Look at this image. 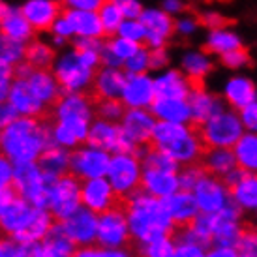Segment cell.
<instances>
[{
    "label": "cell",
    "instance_id": "484cf974",
    "mask_svg": "<svg viewBox=\"0 0 257 257\" xmlns=\"http://www.w3.org/2000/svg\"><path fill=\"white\" fill-rule=\"evenodd\" d=\"M0 34L8 36L17 42H29L32 40L34 32L30 29V25L27 23V19L21 15L19 10H10L2 19H0Z\"/></svg>",
    "mask_w": 257,
    "mask_h": 257
},
{
    "label": "cell",
    "instance_id": "52a82bcc",
    "mask_svg": "<svg viewBox=\"0 0 257 257\" xmlns=\"http://www.w3.org/2000/svg\"><path fill=\"white\" fill-rule=\"evenodd\" d=\"M98 72L100 70H90L85 64H81V60L73 53V55L64 57V60H60L57 68H53V77L62 92L73 94L85 90L92 83L94 75Z\"/></svg>",
    "mask_w": 257,
    "mask_h": 257
},
{
    "label": "cell",
    "instance_id": "5b68a950",
    "mask_svg": "<svg viewBox=\"0 0 257 257\" xmlns=\"http://www.w3.org/2000/svg\"><path fill=\"white\" fill-rule=\"evenodd\" d=\"M109 184L118 195L132 197L143 192L141 188V164L139 158L132 154H114L109 160L107 173Z\"/></svg>",
    "mask_w": 257,
    "mask_h": 257
},
{
    "label": "cell",
    "instance_id": "e0dca14e",
    "mask_svg": "<svg viewBox=\"0 0 257 257\" xmlns=\"http://www.w3.org/2000/svg\"><path fill=\"white\" fill-rule=\"evenodd\" d=\"M154 98V81L145 73L128 75L126 86L122 90V100L128 107H149Z\"/></svg>",
    "mask_w": 257,
    "mask_h": 257
},
{
    "label": "cell",
    "instance_id": "8d00e7d4",
    "mask_svg": "<svg viewBox=\"0 0 257 257\" xmlns=\"http://www.w3.org/2000/svg\"><path fill=\"white\" fill-rule=\"evenodd\" d=\"M113 2L114 6L120 10L122 17H126V19H137L143 12V6L137 0H113Z\"/></svg>",
    "mask_w": 257,
    "mask_h": 257
},
{
    "label": "cell",
    "instance_id": "60d3db41",
    "mask_svg": "<svg viewBox=\"0 0 257 257\" xmlns=\"http://www.w3.org/2000/svg\"><path fill=\"white\" fill-rule=\"evenodd\" d=\"M19 114L15 113V109L10 105V101H0V132L6 128L10 122L14 120V118H17Z\"/></svg>",
    "mask_w": 257,
    "mask_h": 257
},
{
    "label": "cell",
    "instance_id": "ac0fdd59",
    "mask_svg": "<svg viewBox=\"0 0 257 257\" xmlns=\"http://www.w3.org/2000/svg\"><path fill=\"white\" fill-rule=\"evenodd\" d=\"M53 216L49 214V210L47 208H42V207H36L34 208V212L30 216V220L25 223V227L19 229L14 236H12V240L17 244H27V242H38V240H42L43 236L47 235V231L53 227Z\"/></svg>",
    "mask_w": 257,
    "mask_h": 257
},
{
    "label": "cell",
    "instance_id": "f6af8a7d",
    "mask_svg": "<svg viewBox=\"0 0 257 257\" xmlns=\"http://www.w3.org/2000/svg\"><path fill=\"white\" fill-rule=\"evenodd\" d=\"M100 257H136L132 250H124V248H105L100 250Z\"/></svg>",
    "mask_w": 257,
    "mask_h": 257
},
{
    "label": "cell",
    "instance_id": "ba28073f",
    "mask_svg": "<svg viewBox=\"0 0 257 257\" xmlns=\"http://www.w3.org/2000/svg\"><path fill=\"white\" fill-rule=\"evenodd\" d=\"M109 160L111 158L105 150L90 149V147L72 149L70 150V171L81 180L98 179L107 173Z\"/></svg>",
    "mask_w": 257,
    "mask_h": 257
},
{
    "label": "cell",
    "instance_id": "30bf717a",
    "mask_svg": "<svg viewBox=\"0 0 257 257\" xmlns=\"http://www.w3.org/2000/svg\"><path fill=\"white\" fill-rule=\"evenodd\" d=\"M64 233L73 240V244L77 248L88 246L96 240V225H98V218L92 210H88L86 207H79L77 210H73L70 216H66L62 221H58Z\"/></svg>",
    "mask_w": 257,
    "mask_h": 257
},
{
    "label": "cell",
    "instance_id": "8fae6325",
    "mask_svg": "<svg viewBox=\"0 0 257 257\" xmlns=\"http://www.w3.org/2000/svg\"><path fill=\"white\" fill-rule=\"evenodd\" d=\"M154 124H156L154 114L147 111L145 107H128L120 120L124 134L128 136L130 141L136 145L139 150H143L145 145L150 141Z\"/></svg>",
    "mask_w": 257,
    "mask_h": 257
},
{
    "label": "cell",
    "instance_id": "4dcf8cb0",
    "mask_svg": "<svg viewBox=\"0 0 257 257\" xmlns=\"http://www.w3.org/2000/svg\"><path fill=\"white\" fill-rule=\"evenodd\" d=\"M251 58H250V51L246 45H236L235 49H229L225 53H220V64L225 66V68H231V70H236L240 66H250Z\"/></svg>",
    "mask_w": 257,
    "mask_h": 257
},
{
    "label": "cell",
    "instance_id": "ee69618b",
    "mask_svg": "<svg viewBox=\"0 0 257 257\" xmlns=\"http://www.w3.org/2000/svg\"><path fill=\"white\" fill-rule=\"evenodd\" d=\"M15 257H38L36 242L17 244V251H15Z\"/></svg>",
    "mask_w": 257,
    "mask_h": 257
},
{
    "label": "cell",
    "instance_id": "83f0119b",
    "mask_svg": "<svg viewBox=\"0 0 257 257\" xmlns=\"http://www.w3.org/2000/svg\"><path fill=\"white\" fill-rule=\"evenodd\" d=\"M126 109L128 105L122 98H100L90 103V111L92 116H96V120L114 122V124H120Z\"/></svg>",
    "mask_w": 257,
    "mask_h": 257
},
{
    "label": "cell",
    "instance_id": "7a4b0ae2",
    "mask_svg": "<svg viewBox=\"0 0 257 257\" xmlns=\"http://www.w3.org/2000/svg\"><path fill=\"white\" fill-rule=\"evenodd\" d=\"M126 221L130 233L137 242H150L160 236L171 235V220L164 199L145 192L130 197Z\"/></svg>",
    "mask_w": 257,
    "mask_h": 257
},
{
    "label": "cell",
    "instance_id": "603a6c76",
    "mask_svg": "<svg viewBox=\"0 0 257 257\" xmlns=\"http://www.w3.org/2000/svg\"><path fill=\"white\" fill-rule=\"evenodd\" d=\"M137 19L145 27L147 32L156 34L164 40H171L173 34L177 32V19H173L171 14H167V12H156V10L145 12L143 10Z\"/></svg>",
    "mask_w": 257,
    "mask_h": 257
},
{
    "label": "cell",
    "instance_id": "d590c367",
    "mask_svg": "<svg viewBox=\"0 0 257 257\" xmlns=\"http://www.w3.org/2000/svg\"><path fill=\"white\" fill-rule=\"evenodd\" d=\"M167 47H169V45L147 49V70H160V68H164V66L169 64Z\"/></svg>",
    "mask_w": 257,
    "mask_h": 257
},
{
    "label": "cell",
    "instance_id": "74e56055",
    "mask_svg": "<svg viewBox=\"0 0 257 257\" xmlns=\"http://www.w3.org/2000/svg\"><path fill=\"white\" fill-rule=\"evenodd\" d=\"M238 114H240V118H242V126L248 132H253L255 130V101H250L248 105H244L240 111H238Z\"/></svg>",
    "mask_w": 257,
    "mask_h": 257
},
{
    "label": "cell",
    "instance_id": "9c48e42d",
    "mask_svg": "<svg viewBox=\"0 0 257 257\" xmlns=\"http://www.w3.org/2000/svg\"><path fill=\"white\" fill-rule=\"evenodd\" d=\"M62 10H64V4L60 0H30L23 8H19V12L27 19L34 34L51 32Z\"/></svg>",
    "mask_w": 257,
    "mask_h": 257
},
{
    "label": "cell",
    "instance_id": "f35d334b",
    "mask_svg": "<svg viewBox=\"0 0 257 257\" xmlns=\"http://www.w3.org/2000/svg\"><path fill=\"white\" fill-rule=\"evenodd\" d=\"M173 257H205V250L195 244H177Z\"/></svg>",
    "mask_w": 257,
    "mask_h": 257
},
{
    "label": "cell",
    "instance_id": "d6a6232c",
    "mask_svg": "<svg viewBox=\"0 0 257 257\" xmlns=\"http://www.w3.org/2000/svg\"><path fill=\"white\" fill-rule=\"evenodd\" d=\"M105 43H107V47L111 51H113V55L120 62H124L128 57H132L134 53H136L139 47H143L139 42H134V40H128V38H111V40H105Z\"/></svg>",
    "mask_w": 257,
    "mask_h": 257
},
{
    "label": "cell",
    "instance_id": "f546056e",
    "mask_svg": "<svg viewBox=\"0 0 257 257\" xmlns=\"http://www.w3.org/2000/svg\"><path fill=\"white\" fill-rule=\"evenodd\" d=\"M236 45H240V40L233 32H227V30H212L208 42L201 47V55H212V53L220 55V53H225L229 49H235Z\"/></svg>",
    "mask_w": 257,
    "mask_h": 257
},
{
    "label": "cell",
    "instance_id": "3957f363",
    "mask_svg": "<svg viewBox=\"0 0 257 257\" xmlns=\"http://www.w3.org/2000/svg\"><path fill=\"white\" fill-rule=\"evenodd\" d=\"M128 201L130 197L118 195L111 188L109 180H105L103 177L86 179L81 182V203L88 210H92L94 214H105V212H113V210L126 214Z\"/></svg>",
    "mask_w": 257,
    "mask_h": 257
},
{
    "label": "cell",
    "instance_id": "8992f818",
    "mask_svg": "<svg viewBox=\"0 0 257 257\" xmlns=\"http://www.w3.org/2000/svg\"><path fill=\"white\" fill-rule=\"evenodd\" d=\"M96 240L103 248H124V250H136L137 240L132 236L128 229L126 214L113 210L100 214L96 225Z\"/></svg>",
    "mask_w": 257,
    "mask_h": 257
},
{
    "label": "cell",
    "instance_id": "4fadbf2b",
    "mask_svg": "<svg viewBox=\"0 0 257 257\" xmlns=\"http://www.w3.org/2000/svg\"><path fill=\"white\" fill-rule=\"evenodd\" d=\"M192 192L199 210L207 212V214L218 212L221 207H225V203L229 201V195L225 192L223 184L218 179H212V177H207V175L193 186Z\"/></svg>",
    "mask_w": 257,
    "mask_h": 257
},
{
    "label": "cell",
    "instance_id": "cb8c5ba5",
    "mask_svg": "<svg viewBox=\"0 0 257 257\" xmlns=\"http://www.w3.org/2000/svg\"><path fill=\"white\" fill-rule=\"evenodd\" d=\"M57 51L36 40H29L23 45V60L32 68V70H53Z\"/></svg>",
    "mask_w": 257,
    "mask_h": 257
},
{
    "label": "cell",
    "instance_id": "5bb4252c",
    "mask_svg": "<svg viewBox=\"0 0 257 257\" xmlns=\"http://www.w3.org/2000/svg\"><path fill=\"white\" fill-rule=\"evenodd\" d=\"M141 188L149 195L167 197L179 190V175L158 167H141Z\"/></svg>",
    "mask_w": 257,
    "mask_h": 257
},
{
    "label": "cell",
    "instance_id": "4316f807",
    "mask_svg": "<svg viewBox=\"0 0 257 257\" xmlns=\"http://www.w3.org/2000/svg\"><path fill=\"white\" fill-rule=\"evenodd\" d=\"M233 152H235L236 167H240L244 171L255 173L257 165V139L253 132L242 134L238 137V141L233 145Z\"/></svg>",
    "mask_w": 257,
    "mask_h": 257
},
{
    "label": "cell",
    "instance_id": "9a60e30c",
    "mask_svg": "<svg viewBox=\"0 0 257 257\" xmlns=\"http://www.w3.org/2000/svg\"><path fill=\"white\" fill-rule=\"evenodd\" d=\"M79 248L73 240L64 233L62 225L55 221L47 235L36 242L38 257H72Z\"/></svg>",
    "mask_w": 257,
    "mask_h": 257
},
{
    "label": "cell",
    "instance_id": "ffe728a7",
    "mask_svg": "<svg viewBox=\"0 0 257 257\" xmlns=\"http://www.w3.org/2000/svg\"><path fill=\"white\" fill-rule=\"evenodd\" d=\"M36 165L45 175L60 177L70 171V150L60 145H49L38 154Z\"/></svg>",
    "mask_w": 257,
    "mask_h": 257
},
{
    "label": "cell",
    "instance_id": "2e32d148",
    "mask_svg": "<svg viewBox=\"0 0 257 257\" xmlns=\"http://www.w3.org/2000/svg\"><path fill=\"white\" fill-rule=\"evenodd\" d=\"M34 208L36 207L27 199H23L19 195L14 197V201L8 205L6 210L0 216V236L12 238L19 229L25 227V223L30 220Z\"/></svg>",
    "mask_w": 257,
    "mask_h": 257
},
{
    "label": "cell",
    "instance_id": "f1b7e54d",
    "mask_svg": "<svg viewBox=\"0 0 257 257\" xmlns=\"http://www.w3.org/2000/svg\"><path fill=\"white\" fill-rule=\"evenodd\" d=\"M96 12H98L101 29H103V40H111L116 36V30H118L124 17H122L120 10L114 6L113 0H101L100 8Z\"/></svg>",
    "mask_w": 257,
    "mask_h": 257
},
{
    "label": "cell",
    "instance_id": "277c9868",
    "mask_svg": "<svg viewBox=\"0 0 257 257\" xmlns=\"http://www.w3.org/2000/svg\"><path fill=\"white\" fill-rule=\"evenodd\" d=\"M81 182L83 180L75 177L72 171L57 177V180L53 182L47 210L55 221H62L66 216H70L73 210L81 207Z\"/></svg>",
    "mask_w": 257,
    "mask_h": 257
},
{
    "label": "cell",
    "instance_id": "e575fe53",
    "mask_svg": "<svg viewBox=\"0 0 257 257\" xmlns=\"http://www.w3.org/2000/svg\"><path fill=\"white\" fill-rule=\"evenodd\" d=\"M147 30L137 19H130L126 23H120V27L116 30V36L120 38H128V40H134V42H143Z\"/></svg>",
    "mask_w": 257,
    "mask_h": 257
},
{
    "label": "cell",
    "instance_id": "6da1fadb",
    "mask_svg": "<svg viewBox=\"0 0 257 257\" xmlns=\"http://www.w3.org/2000/svg\"><path fill=\"white\" fill-rule=\"evenodd\" d=\"M49 145H57L51 124H43L29 116L14 118L0 134V152L15 164L36 162L38 154Z\"/></svg>",
    "mask_w": 257,
    "mask_h": 257
},
{
    "label": "cell",
    "instance_id": "d6986e66",
    "mask_svg": "<svg viewBox=\"0 0 257 257\" xmlns=\"http://www.w3.org/2000/svg\"><path fill=\"white\" fill-rule=\"evenodd\" d=\"M62 15H64L70 27H72V32L79 34V36H88V38H98V40H103V29H101V23L98 14L94 12H86V10H73V8L64 6L62 10Z\"/></svg>",
    "mask_w": 257,
    "mask_h": 257
},
{
    "label": "cell",
    "instance_id": "bcb514c9",
    "mask_svg": "<svg viewBox=\"0 0 257 257\" xmlns=\"http://www.w3.org/2000/svg\"><path fill=\"white\" fill-rule=\"evenodd\" d=\"M205 257H236V253H235V250L229 248V246H220V248H216L214 251H210V253Z\"/></svg>",
    "mask_w": 257,
    "mask_h": 257
},
{
    "label": "cell",
    "instance_id": "7402d4cb",
    "mask_svg": "<svg viewBox=\"0 0 257 257\" xmlns=\"http://www.w3.org/2000/svg\"><path fill=\"white\" fill-rule=\"evenodd\" d=\"M150 113L154 118L167 122H186L190 118V109L186 100H177V98H152L150 101Z\"/></svg>",
    "mask_w": 257,
    "mask_h": 257
},
{
    "label": "cell",
    "instance_id": "7bdbcfd3",
    "mask_svg": "<svg viewBox=\"0 0 257 257\" xmlns=\"http://www.w3.org/2000/svg\"><path fill=\"white\" fill-rule=\"evenodd\" d=\"M12 175H14V167L10 164V160L4 154H0V188L12 180Z\"/></svg>",
    "mask_w": 257,
    "mask_h": 257
},
{
    "label": "cell",
    "instance_id": "836d02e7",
    "mask_svg": "<svg viewBox=\"0 0 257 257\" xmlns=\"http://www.w3.org/2000/svg\"><path fill=\"white\" fill-rule=\"evenodd\" d=\"M23 45H25L23 42H17V40H12V38L0 34V60L8 62V64H14L17 60H21Z\"/></svg>",
    "mask_w": 257,
    "mask_h": 257
},
{
    "label": "cell",
    "instance_id": "ab89813d",
    "mask_svg": "<svg viewBox=\"0 0 257 257\" xmlns=\"http://www.w3.org/2000/svg\"><path fill=\"white\" fill-rule=\"evenodd\" d=\"M64 6L73 10H86V12H96L100 8L101 0H60Z\"/></svg>",
    "mask_w": 257,
    "mask_h": 257
},
{
    "label": "cell",
    "instance_id": "7c38bea8",
    "mask_svg": "<svg viewBox=\"0 0 257 257\" xmlns=\"http://www.w3.org/2000/svg\"><path fill=\"white\" fill-rule=\"evenodd\" d=\"M165 203V208L169 212V220H171V233L180 231V229L188 227L195 216L199 214V207L193 199L192 192H184V190H177L175 193L162 197ZM171 236V235H169Z\"/></svg>",
    "mask_w": 257,
    "mask_h": 257
},
{
    "label": "cell",
    "instance_id": "1f68e13d",
    "mask_svg": "<svg viewBox=\"0 0 257 257\" xmlns=\"http://www.w3.org/2000/svg\"><path fill=\"white\" fill-rule=\"evenodd\" d=\"M182 70H184L182 73H186V75L205 79L208 73L214 70V66L210 64L203 55H190V57L184 58V62H182Z\"/></svg>",
    "mask_w": 257,
    "mask_h": 257
},
{
    "label": "cell",
    "instance_id": "44dd1931",
    "mask_svg": "<svg viewBox=\"0 0 257 257\" xmlns=\"http://www.w3.org/2000/svg\"><path fill=\"white\" fill-rule=\"evenodd\" d=\"M223 100H225L227 107L233 113H238L244 105H248L250 101H255V85H253V81L246 77L231 79L227 86H225Z\"/></svg>",
    "mask_w": 257,
    "mask_h": 257
},
{
    "label": "cell",
    "instance_id": "d4e9b609",
    "mask_svg": "<svg viewBox=\"0 0 257 257\" xmlns=\"http://www.w3.org/2000/svg\"><path fill=\"white\" fill-rule=\"evenodd\" d=\"M154 98H177L186 100L188 98V85H186L184 73L175 70L164 75L162 79L154 81Z\"/></svg>",
    "mask_w": 257,
    "mask_h": 257
},
{
    "label": "cell",
    "instance_id": "b9f144b4",
    "mask_svg": "<svg viewBox=\"0 0 257 257\" xmlns=\"http://www.w3.org/2000/svg\"><path fill=\"white\" fill-rule=\"evenodd\" d=\"M14 197H17V192H15L14 184H12V180H10L6 186L0 188V216H2L4 210H6L8 205L14 201Z\"/></svg>",
    "mask_w": 257,
    "mask_h": 257
},
{
    "label": "cell",
    "instance_id": "c3c4849f",
    "mask_svg": "<svg viewBox=\"0 0 257 257\" xmlns=\"http://www.w3.org/2000/svg\"><path fill=\"white\" fill-rule=\"evenodd\" d=\"M184 10V6L180 4L179 0H167L165 2V12L167 14H175V12H182Z\"/></svg>",
    "mask_w": 257,
    "mask_h": 257
},
{
    "label": "cell",
    "instance_id": "7dc6e473",
    "mask_svg": "<svg viewBox=\"0 0 257 257\" xmlns=\"http://www.w3.org/2000/svg\"><path fill=\"white\" fill-rule=\"evenodd\" d=\"M72 257H100V250H96V248H85V246H83V248L75 251Z\"/></svg>",
    "mask_w": 257,
    "mask_h": 257
}]
</instances>
